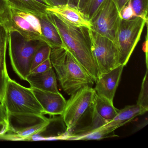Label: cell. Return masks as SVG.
<instances>
[{
	"label": "cell",
	"mask_w": 148,
	"mask_h": 148,
	"mask_svg": "<svg viewBox=\"0 0 148 148\" xmlns=\"http://www.w3.org/2000/svg\"><path fill=\"white\" fill-rule=\"evenodd\" d=\"M88 32L92 52L100 75L120 65L119 52L114 42L92 29Z\"/></svg>",
	"instance_id": "9c48e42d"
},
{
	"label": "cell",
	"mask_w": 148,
	"mask_h": 148,
	"mask_svg": "<svg viewBox=\"0 0 148 148\" xmlns=\"http://www.w3.org/2000/svg\"><path fill=\"white\" fill-rule=\"evenodd\" d=\"M38 17L40 21L43 40L51 48L64 47L61 36L53 22L49 12Z\"/></svg>",
	"instance_id": "2e32d148"
},
{
	"label": "cell",
	"mask_w": 148,
	"mask_h": 148,
	"mask_svg": "<svg viewBox=\"0 0 148 148\" xmlns=\"http://www.w3.org/2000/svg\"><path fill=\"white\" fill-rule=\"evenodd\" d=\"M2 104L8 114L44 115L42 106L31 88L20 84L9 78Z\"/></svg>",
	"instance_id": "277c9868"
},
{
	"label": "cell",
	"mask_w": 148,
	"mask_h": 148,
	"mask_svg": "<svg viewBox=\"0 0 148 148\" xmlns=\"http://www.w3.org/2000/svg\"><path fill=\"white\" fill-rule=\"evenodd\" d=\"M8 130V122L7 121L0 122V139L7 132Z\"/></svg>",
	"instance_id": "83f0119b"
},
{
	"label": "cell",
	"mask_w": 148,
	"mask_h": 148,
	"mask_svg": "<svg viewBox=\"0 0 148 148\" xmlns=\"http://www.w3.org/2000/svg\"><path fill=\"white\" fill-rule=\"evenodd\" d=\"M8 32V51L10 61L14 72L22 80H26L31 71L34 53L46 43L38 39H32L16 31Z\"/></svg>",
	"instance_id": "3957f363"
},
{
	"label": "cell",
	"mask_w": 148,
	"mask_h": 148,
	"mask_svg": "<svg viewBox=\"0 0 148 148\" xmlns=\"http://www.w3.org/2000/svg\"><path fill=\"white\" fill-rule=\"evenodd\" d=\"M93 108L101 117L108 122L116 116L119 110L114 107L113 102L97 94L94 100Z\"/></svg>",
	"instance_id": "d6986e66"
},
{
	"label": "cell",
	"mask_w": 148,
	"mask_h": 148,
	"mask_svg": "<svg viewBox=\"0 0 148 148\" xmlns=\"http://www.w3.org/2000/svg\"><path fill=\"white\" fill-rule=\"evenodd\" d=\"M26 81L30 84L31 88L41 90L58 92L57 77L53 68L41 73H30Z\"/></svg>",
	"instance_id": "5bb4252c"
},
{
	"label": "cell",
	"mask_w": 148,
	"mask_h": 148,
	"mask_svg": "<svg viewBox=\"0 0 148 148\" xmlns=\"http://www.w3.org/2000/svg\"><path fill=\"white\" fill-rule=\"evenodd\" d=\"M148 110L137 103L132 105L126 106L123 109L119 110L116 116L106 124L115 131L136 117L144 114Z\"/></svg>",
	"instance_id": "e0dca14e"
},
{
	"label": "cell",
	"mask_w": 148,
	"mask_h": 148,
	"mask_svg": "<svg viewBox=\"0 0 148 148\" xmlns=\"http://www.w3.org/2000/svg\"><path fill=\"white\" fill-rule=\"evenodd\" d=\"M48 12L61 36L64 46L96 82L100 74L92 52L89 28L69 25L55 14Z\"/></svg>",
	"instance_id": "7a4b0ae2"
},
{
	"label": "cell",
	"mask_w": 148,
	"mask_h": 148,
	"mask_svg": "<svg viewBox=\"0 0 148 148\" xmlns=\"http://www.w3.org/2000/svg\"><path fill=\"white\" fill-rule=\"evenodd\" d=\"M8 130L1 139L9 140H27L45 131L51 122L44 115L33 114H8Z\"/></svg>",
	"instance_id": "5b68a950"
},
{
	"label": "cell",
	"mask_w": 148,
	"mask_h": 148,
	"mask_svg": "<svg viewBox=\"0 0 148 148\" xmlns=\"http://www.w3.org/2000/svg\"><path fill=\"white\" fill-rule=\"evenodd\" d=\"M8 32L0 23V103L3 104L9 77L7 68L6 55L8 45Z\"/></svg>",
	"instance_id": "9a60e30c"
},
{
	"label": "cell",
	"mask_w": 148,
	"mask_h": 148,
	"mask_svg": "<svg viewBox=\"0 0 148 148\" xmlns=\"http://www.w3.org/2000/svg\"><path fill=\"white\" fill-rule=\"evenodd\" d=\"M148 23L142 18L135 17L130 20L121 19L117 38L116 47L120 65H126L138 41L144 27Z\"/></svg>",
	"instance_id": "52a82bcc"
},
{
	"label": "cell",
	"mask_w": 148,
	"mask_h": 148,
	"mask_svg": "<svg viewBox=\"0 0 148 148\" xmlns=\"http://www.w3.org/2000/svg\"><path fill=\"white\" fill-rule=\"evenodd\" d=\"M96 94L92 87L86 86L71 95L66 101L62 115L66 126V134L76 130L85 116L92 110Z\"/></svg>",
	"instance_id": "8992f818"
},
{
	"label": "cell",
	"mask_w": 148,
	"mask_h": 148,
	"mask_svg": "<svg viewBox=\"0 0 148 148\" xmlns=\"http://www.w3.org/2000/svg\"><path fill=\"white\" fill-rule=\"evenodd\" d=\"M143 79L141 90L138 99L137 104L148 110V67Z\"/></svg>",
	"instance_id": "603a6c76"
},
{
	"label": "cell",
	"mask_w": 148,
	"mask_h": 148,
	"mask_svg": "<svg viewBox=\"0 0 148 148\" xmlns=\"http://www.w3.org/2000/svg\"><path fill=\"white\" fill-rule=\"evenodd\" d=\"M121 18L112 0H105L90 21L92 30L113 41L116 46Z\"/></svg>",
	"instance_id": "30bf717a"
},
{
	"label": "cell",
	"mask_w": 148,
	"mask_h": 148,
	"mask_svg": "<svg viewBox=\"0 0 148 148\" xmlns=\"http://www.w3.org/2000/svg\"><path fill=\"white\" fill-rule=\"evenodd\" d=\"M90 0H79L78 5L77 6V8L80 10L81 12H83V10L85 8L87 4L89 2Z\"/></svg>",
	"instance_id": "4dcf8cb0"
},
{
	"label": "cell",
	"mask_w": 148,
	"mask_h": 148,
	"mask_svg": "<svg viewBox=\"0 0 148 148\" xmlns=\"http://www.w3.org/2000/svg\"><path fill=\"white\" fill-rule=\"evenodd\" d=\"M113 131L112 129L106 124L89 133L74 138L72 140H99L110 137L109 135Z\"/></svg>",
	"instance_id": "ffe728a7"
},
{
	"label": "cell",
	"mask_w": 148,
	"mask_h": 148,
	"mask_svg": "<svg viewBox=\"0 0 148 148\" xmlns=\"http://www.w3.org/2000/svg\"><path fill=\"white\" fill-rule=\"evenodd\" d=\"M47 10L55 14L69 25L91 29L92 25L90 21L83 13L75 6L67 4L50 7Z\"/></svg>",
	"instance_id": "8fae6325"
},
{
	"label": "cell",
	"mask_w": 148,
	"mask_h": 148,
	"mask_svg": "<svg viewBox=\"0 0 148 148\" xmlns=\"http://www.w3.org/2000/svg\"><path fill=\"white\" fill-rule=\"evenodd\" d=\"M53 68L50 59H48L34 69L30 73H38L45 72Z\"/></svg>",
	"instance_id": "484cf974"
},
{
	"label": "cell",
	"mask_w": 148,
	"mask_h": 148,
	"mask_svg": "<svg viewBox=\"0 0 148 148\" xmlns=\"http://www.w3.org/2000/svg\"><path fill=\"white\" fill-rule=\"evenodd\" d=\"M119 15L121 18L124 20H130L136 17L130 1L122 9L119 13Z\"/></svg>",
	"instance_id": "d4e9b609"
},
{
	"label": "cell",
	"mask_w": 148,
	"mask_h": 148,
	"mask_svg": "<svg viewBox=\"0 0 148 148\" xmlns=\"http://www.w3.org/2000/svg\"><path fill=\"white\" fill-rule=\"evenodd\" d=\"M47 3L51 7L69 4L70 0H45Z\"/></svg>",
	"instance_id": "4316f807"
},
{
	"label": "cell",
	"mask_w": 148,
	"mask_h": 148,
	"mask_svg": "<svg viewBox=\"0 0 148 148\" xmlns=\"http://www.w3.org/2000/svg\"><path fill=\"white\" fill-rule=\"evenodd\" d=\"M31 88L43 108L44 115L62 116L65 108L66 100L61 93Z\"/></svg>",
	"instance_id": "7c38bea8"
},
{
	"label": "cell",
	"mask_w": 148,
	"mask_h": 148,
	"mask_svg": "<svg viewBox=\"0 0 148 148\" xmlns=\"http://www.w3.org/2000/svg\"><path fill=\"white\" fill-rule=\"evenodd\" d=\"M8 7L7 0H0V15L5 12Z\"/></svg>",
	"instance_id": "f546056e"
},
{
	"label": "cell",
	"mask_w": 148,
	"mask_h": 148,
	"mask_svg": "<svg viewBox=\"0 0 148 148\" xmlns=\"http://www.w3.org/2000/svg\"><path fill=\"white\" fill-rule=\"evenodd\" d=\"M0 23L8 31H17L28 38L43 40L40 21L32 14L8 6L0 15Z\"/></svg>",
	"instance_id": "ba28073f"
},
{
	"label": "cell",
	"mask_w": 148,
	"mask_h": 148,
	"mask_svg": "<svg viewBox=\"0 0 148 148\" xmlns=\"http://www.w3.org/2000/svg\"><path fill=\"white\" fill-rule=\"evenodd\" d=\"M136 17H140L148 23V0H130Z\"/></svg>",
	"instance_id": "7402d4cb"
},
{
	"label": "cell",
	"mask_w": 148,
	"mask_h": 148,
	"mask_svg": "<svg viewBox=\"0 0 148 148\" xmlns=\"http://www.w3.org/2000/svg\"><path fill=\"white\" fill-rule=\"evenodd\" d=\"M50 59L61 87L68 95L94 84L90 75L65 47L51 48Z\"/></svg>",
	"instance_id": "6da1fadb"
},
{
	"label": "cell",
	"mask_w": 148,
	"mask_h": 148,
	"mask_svg": "<svg viewBox=\"0 0 148 148\" xmlns=\"http://www.w3.org/2000/svg\"><path fill=\"white\" fill-rule=\"evenodd\" d=\"M130 0H112L116 5L119 13L121 12L124 7L127 4Z\"/></svg>",
	"instance_id": "f1b7e54d"
},
{
	"label": "cell",
	"mask_w": 148,
	"mask_h": 148,
	"mask_svg": "<svg viewBox=\"0 0 148 148\" xmlns=\"http://www.w3.org/2000/svg\"><path fill=\"white\" fill-rule=\"evenodd\" d=\"M105 0H90L82 12L90 21Z\"/></svg>",
	"instance_id": "cb8c5ba5"
},
{
	"label": "cell",
	"mask_w": 148,
	"mask_h": 148,
	"mask_svg": "<svg viewBox=\"0 0 148 148\" xmlns=\"http://www.w3.org/2000/svg\"><path fill=\"white\" fill-rule=\"evenodd\" d=\"M1 104H1V103H0V105H1Z\"/></svg>",
	"instance_id": "d6a6232c"
},
{
	"label": "cell",
	"mask_w": 148,
	"mask_h": 148,
	"mask_svg": "<svg viewBox=\"0 0 148 148\" xmlns=\"http://www.w3.org/2000/svg\"><path fill=\"white\" fill-rule=\"evenodd\" d=\"M79 0H70L69 1V4L75 6L77 7L78 5Z\"/></svg>",
	"instance_id": "1f68e13d"
},
{
	"label": "cell",
	"mask_w": 148,
	"mask_h": 148,
	"mask_svg": "<svg viewBox=\"0 0 148 148\" xmlns=\"http://www.w3.org/2000/svg\"><path fill=\"white\" fill-rule=\"evenodd\" d=\"M8 6L25 11L37 16L48 13L47 9L51 7L45 0H7Z\"/></svg>",
	"instance_id": "ac0fdd59"
},
{
	"label": "cell",
	"mask_w": 148,
	"mask_h": 148,
	"mask_svg": "<svg viewBox=\"0 0 148 148\" xmlns=\"http://www.w3.org/2000/svg\"><path fill=\"white\" fill-rule=\"evenodd\" d=\"M124 66L120 65L108 72L100 74L95 82L96 84L94 90L97 95L113 102Z\"/></svg>",
	"instance_id": "4fadbf2b"
},
{
	"label": "cell",
	"mask_w": 148,
	"mask_h": 148,
	"mask_svg": "<svg viewBox=\"0 0 148 148\" xmlns=\"http://www.w3.org/2000/svg\"><path fill=\"white\" fill-rule=\"evenodd\" d=\"M51 51V47L47 43H45L38 49L33 58L31 71L40 64L50 58Z\"/></svg>",
	"instance_id": "44dd1931"
}]
</instances>
